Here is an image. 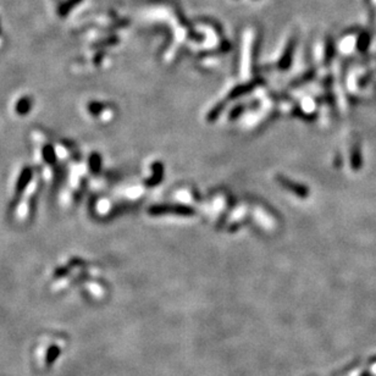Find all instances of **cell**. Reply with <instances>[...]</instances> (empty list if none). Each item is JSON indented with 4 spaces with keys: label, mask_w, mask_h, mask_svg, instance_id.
<instances>
[{
    "label": "cell",
    "mask_w": 376,
    "mask_h": 376,
    "mask_svg": "<svg viewBox=\"0 0 376 376\" xmlns=\"http://www.w3.org/2000/svg\"><path fill=\"white\" fill-rule=\"evenodd\" d=\"M79 2H82V0H66V1L64 2L60 7H59V15L65 17V16H68L69 14H70L71 10L75 9Z\"/></svg>",
    "instance_id": "1"
}]
</instances>
